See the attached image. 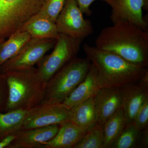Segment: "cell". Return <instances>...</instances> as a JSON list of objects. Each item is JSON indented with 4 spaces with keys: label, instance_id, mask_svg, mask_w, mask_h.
Segmentation results:
<instances>
[{
    "label": "cell",
    "instance_id": "6da1fadb",
    "mask_svg": "<svg viewBox=\"0 0 148 148\" xmlns=\"http://www.w3.org/2000/svg\"><path fill=\"white\" fill-rule=\"evenodd\" d=\"M95 47L111 51L125 60L148 67V32L127 21L114 23L101 31Z\"/></svg>",
    "mask_w": 148,
    "mask_h": 148
},
{
    "label": "cell",
    "instance_id": "7a4b0ae2",
    "mask_svg": "<svg viewBox=\"0 0 148 148\" xmlns=\"http://www.w3.org/2000/svg\"><path fill=\"white\" fill-rule=\"evenodd\" d=\"M86 58L95 67L100 87L121 88L138 82L148 72L147 67L132 63L116 53L84 44Z\"/></svg>",
    "mask_w": 148,
    "mask_h": 148
},
{
    "label": "cell",
    "instance_id": "3957f363",
    "mask_svg": "<svg viewBox=\"0 0 148 148\" xmlns=\"http://www.w3.org/2000/svg\"><path fill=\"white\" fill-rule=\"evenodd\" d=\"M8 88L5 112L28 110L42 102L46 85L38 69L33 67L3 73Z\"/></svg>",
    "mask_w": 148,
    "mask_h": 148
},
{
    "label": "cell",
    "instance_id": "277c9868",
    "mask_svg": "<svg viewBox=\"0 0 148 148\" xmlns=\"http://www.w3.org/2000/svg\"><path fill=\"white\" fill-rule=\"evenodd\" d=\"M91 64L86 58L76 57L65 65L47 82L41 103H63L85 78Z\"/></svg>",
    "mask_w": 148,
    "mask_h": 148
},
{
    "label": "cell",
    "instance_id": "5b68a950",
    "mask_svg": "<svg viewBox=\"0 0 148 148\" xmlns=\"http://www.w3.org/2000/svg\"><path fill=\"white\" fill-rule=\"evenodd\" d=\"M46 0H0V41L18 31L40 10Z\"/></svg>",
    "mask_w": 148,
    "mask_h": 148
},
{
    "label": "cell",
    "instance_id": "8992f818",
    "mask_svg": "<svg viewBox=\"0 0 148 148\" xmlns=\"http://www.w3.org/2000/svg\"><path fill=\"white\" fill-rule=\"evenodd\" d=\"M83 41L59 34L53 51L45 55L37 64L38 71L45 82H47L60 69L77 57Z\"/></svg>",
    "mask_w": 148,
    "mask_h": 148
},
{
    "label": "cell",
    "instance_id": "52a82bcc",
    "mask_svg": "<svg viewBox=\"0 0 148 148\" xmlns=\"http://www.w3.org/2000/svg\"><path fill=\"white\" fill-rule=\"evenodd\" d=\"M71 108L63 103H41L27 110L21 129L61 125L71 121Z\"/></svg>",
    "mask_w": 148,
    "mask_h": 148
},
{
    "label": "cell",
    "instance_id": "ba28073f",
    "mask_svg": "<svg viewBox=\"0 0 148 148\" xmlns=\"http://www.w3.org/2000/svg\"><path fill=\"white\" fill-rule=\"evenodd\" d=\"M83 14L75 0H67L56 21L59 34L83 40L92 34V23Z\"/></svg>",
    "mask_w": 148,
    "mask_h": 148
},
{
    "label": "cell",
    "instance_id": "9c48e42d",
    "mask_svg": "<svg viewBox=\"0 0 148 148\" xmlns=\"http://www.w3.org/2000/svg\"><path fill=\"white\" fill-rule=\"evenodd\" d=\"M56 39H31L16 55L1 66L2 73L12 70L27 69L38 64L49 51L54 47Z\"/></svg>",
    "mask_w": 148,
    "mask_h": 148
},
{
    "label": "cell",
    "instance_id": "30bf717a",
    "mask_svg": "<svg viewBox=\"0 0 148 148\" xmlns=\"http://www.w3.org/2000/svg\"><path fill=\"white\" fill-rule=\"evenodd\" d=\"M112 9L110 19L114 23L127 21L148 30V21L143 15V0H102Z\"/></svg>",
    "mask_w": 148,
    "mask_h": 148
},
{
    "label": "cell",
    "instance_id": "8fae6325",
    "mask_svg": "<svg viewBox=\"0 0 148 148\" xmlns=\"http://www.w3.org/2000/svg\"><path fill=\"white\" fill-rule=\"evenodd\" d=\"M60 128L58 125L30 129H21L14 135L15 138L8 148H41L53 139Z\"/></svg>",
    "mask_w": 148,
    "mask_h": 148
},
{
    "label": "cell",
    "instance_id": "7c38bea8",
    "mask_svg": "<svg viewBox=\"0 0 148 148\" xmlns=\"http://www.w3.org/2000/svg\"><path fill=\"white\" fill-rule=\"evenodd\" d=\"M122 108L126 125L133 124L135 115L143 102L148 98V85L138 82L121 87Z\"/></svg>",
    "mask_w": 148,
    "mask_h": 148
},
{
    "label": "cell",
    "instance_id": "4fadbf2b",
    "mask_svg": "<svg viewBox=\"0 0 148 148\" xmlns=\"http://www.w3.org/2000/svg\"><path fill=\"white\" fill-rule=\"evenodd\" d=\"M98 123H104L122 108L121 88H101L93 96Z\"/></svg>",
    "mask_w": 148,
    "mask_h": 148
},
{
    "label": "cell",
    "instance_id": "5bb4252c",
    "mask_svg": "<svg viewBox=\"0 0 148 148\" xmlns=\"http://www.w3.org/2000/svg\"><path fill=\"white\" fill-rule=\"evenodd\" d=\"M101 88L96 70L91 64L85 78L62 103L70 108L75 107L93 97Z\"/></svg>",
    "mask_w": 148,
    "mask_h": 148
},
{
    "label": "cell",
    "instance_id": "9a60e30c",
    "mask_svg": "<svg viewBox=\"0 0 148 148\" xmlns=\"http://www.w3.org/2000/svg\"><path fill=\"white\" fill-rule=\"evenodd\" d=\"M86 132L70 121L60 125L55 137L41 148H73Z\"/></svg>",
    "mask_w": 148,
    "mask_h": 148
},
{
    "label": "cell",
    "instance_id": "2e32d148",
    "mask_svg": "<svg viewBox=\"0 0 148 148\" xmlns=\"http://www.w3.org/2000/svg\"><path fill=\"white\" fill-rule=\"evenodd\" d=\"M70 114L71 121L86 132L98 122L93 97L71 108Z\"/></svg>",
    "mask_w": 148,
    "mask_h": 148
},
{
    "label": "cell",
    "instance_id": "e0dca14e",
    "mask_svg": "<svg viewBox=\"0 0 148 148\" xmlns=\"http://www.w3.org/2000/svg\"><path fill=\"white\" fill-rule=\"evenodd\" d=\"M18 31L27 32L32 38L57 39L59 35L56 23L43 17L34 16Z\"/></svg>",
    "mask_w": 148,
    "mask_h": 148
},
{
    "label": "cell",
    "instance_id": "ac0fdd59",
    "mask_svg": "<svg viewBox=\"0 0 148 148\" xmlns=\"http://www.w3.org/2000/svg\"><path fill=\"white\" fill-rule=\"evenodd\" d=\"M126 126L124 113L121 108L103 124V148L112 147Z\"/></svg>",
    "mask_w": 148,
    "mask_h": 148
},
{
    "label": "cell",
    "instance_id": "d6986e66",
    "mask_svg": "<svg viewBox=\"0 0 148 148\" xmlns=\"http://www.w3.org/2000/svg\"><path fill=\"white\" fill-rule=\"evenodd\" d=\"M32 38L27 32L17 31L0 44V66L16 55Z\"/></svg>",
    "mask_w": 148,
    "mask_h": 148
},
{
    "label": "cell",
    "instance_id": "ffe728a7",
    "mask_svg": "<svg viewBox=\"0 0 148 148\" xmlns=\"http://www.w3.org/2000/svg\"><path fill=\"white\" fill-rule=\"evenodd\" d=\"M27 112L18 109L6 113L0 112V141L21 129Z\"/></svg>",
    "mask_w": 148,
    "mask_h": 148
},
{
    "label": "cell",
    "instance_id": "44dd1931",
    "mask_svg": "<svg viewBox=\"0 0 148 148\" xmlns=\"http://www.w3.org/2000/svg\"><path fill=\"white\" fill-rule=\"evenodd\" d=\"M103 127L97 123L73 148H103Z\"/></svg>",
    "mask_w": 148,
    "mask_h": 148
},
{
    "label": "cell",
    "instance_id": "7402d4cb",
    "mask_svg": "<svg viewBox=\"0 0 148 148\" xmlns=\"http://www.w3.org/2000/svg\"><path fill=\"white\" fill-rule=\"evenodd\" d=\"M67 0H46L34 17H43L56 23ZM34 17V16H33Z\"/></svg>",
    "mask_w": 148,
    "mask_h": 148
},
{
    "label": "cell",
    "instance_id": "603a6c76",
    "mask_svg": "<svg viewBox=\"0 0 148 148\" xmlns=\"http://www.w3.org/2000/svg\"><path fill=\"white\" fill-rule=\"evenodd\" d=\"M140 132L133 124L126 125L111 148L132 147L136 144Z\"/></svg>",
    "mask_w": 148,
    "mask_h": 148
},
{
    "label": "cell",
    "instance_id": "cb8c5ba5",
    "mask_svg": "<svg viewBox=\"0 0 148 148\" xmlns=\"http://www.w3.org/2000/svg\"><path fill=\"white\" fill-rule=\"evenodd\" d=\"M148 123V98L143 102L135 115L133 124L140 131L145 129Z\"/></svg>",
    "mask_w": 148,
    "mask_h": 148
},
{
    "label": "cell",
    "instance_id": "d4e9b609",
    "mask_svg": "<svg viewBox=\"0 0 148 148\" xmlns=\"http://www.w3.org/2000/svg\"><path fill=\"white\" fill-rule=\"evenodd\" d=\"M8 97V88L5 76L0 71V112H5Z\"/></svg>",
    "mask_w": 148,
    "mask_h": 148
},
{
    "label": "cell",
    "instance_id": "484cf974",
    "mask_svg": "<svg viewBox=\"0 0 148 148\" xmlns=\"http://www.w3.org/2000/svg\"><path fill=\"white\" fill-rule=\"evenodd\" d=\"M80 10L83 14L90 16L92 12L90 9V5L95 0H75Z\"/></svg>",
    "mask_w": 148,
    "mask_h": 148
},
{
    "label": "cell",
    "instance_id": "4316f807",
    "mask_svg": "<svg viewBox=\"0 0 148 148\" xmlns=\"http://www.w3.org/2000/svg\"><path fill=\"white\" fill-rule=\"evenodd\" d=\"M15 138V135H12L7 136L2 140L0 141V148H7Z\"/></svg>",
    "mask_w": 148,
    "mask_h": 148
},
{
    "label": "cell",
    "instance_id": "83f0119b",
    "mask_svg": "<svg viewBox=\"0 0 148 148\" xmlns=\"http://www.w3.org/2000/svg\"><path fill=\"white\" fill-rule=\"evenodd\" d=\"M143 10L148 11V0H143Z\"/></svg>",
    "mask_w": 148,
    "mask_h": 148
},
{
    "label": "cell",
    "instance_id": "f1b7e54d",
    "mask_svg": "<svg viewBox=\"0 0 148 148\" xmlns=\"http://www.w3.org/2000/svg\"><path fill=\"white\" fill-rule=\"evenodd\" d=\"M4 40H2L0 41V44H1V43L2 42H3Z\"/></svg>",
    "mask_w": 148,
    "mask_h": 148
}]
</instances>
